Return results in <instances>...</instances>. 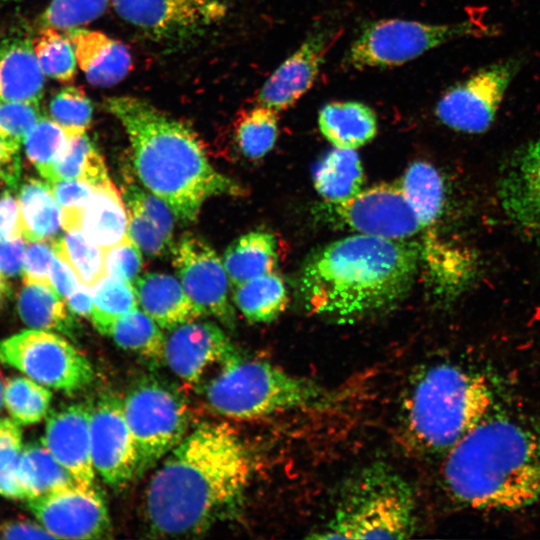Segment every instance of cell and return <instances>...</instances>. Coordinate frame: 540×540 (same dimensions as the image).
Returning <instances> with one entry per match:
<instances>
[{
	"label": "cell",
	"instance_id": "6da1fadb",
	"mask_svg": "<svg viewBox=\"0 0 540 540\" xmlns=\"http://www.w3.org/2000/svg\"><path fill=\"white\" fill-rule=\"evenodd\" d=\"M252 458L227 423H202L187 434L153 474L145 495L154 537L198 535L241 500Z\"/></svg>",
	"mask_w": 540,
	"mask_h": 540
},
{
	"label": "cell",
	"instance_id": "7a4b0ae2",
	"mask_svg": "<svg viewBox=\"0 0 540 540\" xmlns=\"http://www.w3.org/2000/svg\"><path fill=\"white\" fill-rule=\"evenodd\" d=\"M420 246L355 234L312 253L302 266L299 294L312 314L340 322L376 315L395 307L409 293Z\"/></svg>",
	"mask_w": 540,
	"mask_h": 540
},
{
	"label": "cell",
	"instance_id": "3957f363",
	"mask_svg": "<svg viewBox=\"0 0 540 540\" xmlns=\"http://www.w3.org/2000/svg\"><path fill=\"white\" fill-rule=\"evenodd\" d=\"M124 127L136 174L184 222L196 220L211 196L243 195V188L210 164L197 134L186 124L132 96L105 100Z\"/></svg>",
	"mask_w": 540,
	"mask_h": 540
},
{
	"label": "cell",
	"instance_id": "277c9868",
	"mask_svg": "<svg viewBox=\"0 0 540 540\" xmlns=\"http://www.w3.org/2000/svg\"><path fill=\"white\" fill-rule=\"evenodd\" d=\"M450 496L483 510H517L540 503V433L491 411L445 455Z\"/></svg>",
	"mask_w": 540,
	"mask_h": 540
},
{
	"label": "cell",
	"instance_id": "5b68a950",
	"mask_svg": "<svg viewBox=\"0 0 540 540\" xmlns=\"http://www.w3.org/2000/svg\"><path fill=\"white\" fill-rule=\"evenodd\" d=\"M486 378L459 365L440 363L418 373L401 410V433L414 451L445 455L491 410Z\"/></svg>",
	"mask_w": 540,
	"mask_h": 540
},
{
	"label": "cell",
	"instance_id": "8992f818",
	"mask_svg": "<svg viewBox=\"0 0 540 540\" xmlns=\"http://www.w3.org/2000/svg\"><path fill=\"white\" fill-rule=\"evenodd\" d=\"M417 525L412 486L395 469L376 462L344 483L336 506L313 539H404Z\"/></svg>",
	"mask_w": 540,
	"mask_h": 540
},
{
	"label": "cell",
	"instance_id": "52a82bcc",
	"mask_svg": "<svg viewBox=\"0 0 540 540\" xmlns=\"http://www.w3.org/2000/svg\"><path fill=\"white\" fill-rule=\"evenodd\" d=\"M205 399L209 408L221 416L251 420L291 410L323 408L332 404L333 395L312 379L238 354L208 382Z\"/></svg>",
	"mask_w": 540,
	"mask_h": 540
},
{
	"label": "cell",
	"instance_id": "ba28073f",
	"mask_svg": "<svg viewBox=\"0 0 540 540\" xmlns=\"http://www.w3.org/2000/svg\"><path fill=\"white\" fill-rule=\"evenodd\" d=\"M498 33L483 14L453 23L381 19L368 24L352 42L345 61L354 69L402 65L451 41L491 37Z\"/></svg>",
	"mask_w": 540,
	"mask_h": 540
},
{
	"label": "cell",
	"instance_id": "9c48e42d",
	"mask_svg": "<svg viewBox=\"0 0 540 540\" xmlns=\"http://www.w3.org/2000/svg\"><path fill=\"white\" fill-rule=\"evenodd\" d=\"M122 400L137 449L139 476L187 435L189 413L178 391L156 378L136 382Z\"/></svg>",
	"mask_w": 540,
	"mask_h": 540
},
{
	"label": "cell",
	"instance_id": "30bf717a",
	"mask_svg": "<svg viewBox=\"0 0 540 540\" xmlns=\"http://www.w3.org/2000/svg\"><path fill=\"white\" fill-rule=\"evenodd\" d=\"M0 363L58 391L74 394L95 377L91 362L65 337L53 331H20L0 340Z\"/></svg>",
	"mask_w": 540,
	"mask_h": 540
},
{
	"label": "cell",
	"instance_id": "8fae6325",
	"mask_svg": "<svg viewBox=\"0 0 540 540\" xmlns=\"http://www.w3.org/2000/svg\"><path fill=\"white\" fill-rule=\"evenodd\" d=\"M521 64L519 58L498 61L450 86L436 104L437 118L455 131L469 134L487 131Z\"/></svg>",
	"mask_w": 540,
	"mask_h": 540
},
{
	"label": "cell",
	"instance_id": "7c38bea8",
	"mask_svg": "<svg viewBox=\"0 0 540 540\" xmlns=\"http://www.w3.org/2000/svg\"><path fill=\"white\" fill-rule=\"evenodd\" d=\"M326 204L338 222L358 234L408 240L421 230L399 183H378L348 200Z\"/></svg>",
	"mask_w": 540,
	"mask_h": 540
},
{
	"label": "cell",
	"instance_id": "4fadbf2b",
	"mask_svg": "<svg viewBox=\"0 0 540 540\" xmlns=\"http://www.w3.org/2000/svg\"><path fill=\"white\" fill-rule=\"evenodd\" d=\"M117 14L155 40L182 41L222 20L225 0H111Z\"/></svg>",
	"mask_w": 540,
	"mask_h": 540
},
{
	"label": "cell",
	"instance_id": "5bb4252c",
	"mask_svg": "<svg viewBox=\"0 0 540 540\" xmlns=\"http://www.w3.org/2000/svg\"><path fill=\"white\" fill-rule=\"evenodd\" d=\"M172 252L181 285L198 312L233 328L235 312L228 300V275L215 250L203 238L185 234Z\"/></svg>",
	"mask_w": 540,
	"mask_h": 540
},
{
	"label": "cell",
	"instance_id": "9a60e30c",
	"mask_svg": "<svg viewBox=\"0 0 540 540\" xmlns=\"http://www.w3.org/2000/svg\"><path fill=\"white\" fill-rule=\"evenodd\" d=\"M90 440L94 469L106 484L119 489L136 476L137 449L121 398L105 393L90 406Z\"/></svg>",
	"mask_w": 540,
	"mask_h": 540
},
{
	"label": "cell",
	"instance_id": "2e32d148",
	"mask_svg": "<svg viewBox=\"0 0 540 540\" xmlns=\"http://www.w3.org/2000/svg\"><path fill=\"white\" fill-rule=\"evenodd\" d=\"M27 507L55 538L99 539L111 531L104 500L77 483L27 500Z\"/></svg>",
	"mask_w": 540,
	"mask_h": 540
},
{
	"label": "cell",
	"instance_id": "e0dca14e",
	"mask_svg": "<svg viewBox=\"0 0 540 540\" xmlns=\"http://www.w3.org/2000/svg\"><path fill=\"white\" fill-rule=\"evenodd\" d=\"M238 354L223 330L210 321L182 323L165 337L164 361L188 384L199 382L212 364L223 365Z\"/></svg>",
	"mask_w": 540,
	"mask_h": 540
},
{
	"label": "cell",
	"instance_id": "ac0fdd59",
	"mask_svg": "<svg viewBox=\"0 0 540 540\" xmlns=\"http://www.w3.org/2000/svg\"><path fill=\"white\" fill-rule=\"evenodd\" d=\"M336 34L317 30L287 57L262 86L258 104L276 112L294 105L314 84Z\"/></svg>",
	"mask_w": 540,
	"mask_h": 540
},
{
	"label": "cell",
	"instance_id": "d6986e66",
	"mask_svg": "<svg viewBox=\"0 0 540 540\" xmlns=\"http://www.w3.org/2000/svg\"><path fill=\"white\" fill-rule=\"evenodd\" d=\"M42 441L77 484L94 488L96 471L91 457L90 406L77 403L51 412Z\"/></svg>",
	"mask_w": 540,
	"mask_h": 540
},
{
	"label": "cell",
	"instance_id": "ffe728a7",
	"mask_svg": "<svg viewBox=\"0 0 540 540\" xmlns=\"http://www.w3.org/2000/svg\"><path fill=\"white\" fill-rule=\"evenodd\" d=\"M500 198L517 224L540 230V134L519 148L500 183Z\"/></svg>",
	"mask_w": 540,
	"mask_h": 540
},
{
	"label": "cell",
	"instance_id": "44dd1931",
	"mask_svg": "<svg viewBox=\"0 0 540 540\" xmlns=\"http://www.w3.org/2000/svg\"><path fill=\"white\" fill-rule=\"evenodd\" d=\"M65 33L70 38L77 64L88 82L108 87L120 82L131 69V55L121 42L102 32L76 28Z\"/></svg>",
	"mask_w": 540,
	"mask_h": 540
},
{
	"label": "cell",
	"instance_id": "7402d4cb",
	"mask_svg": "<svg viewBox=\"0 0 540 540\" xmlns=\"http://www.w3.org/2000/svg\"><path fill=\"white\" fill-rule=\"evenodd\" d=\"M134 288L142 310L162 329L170 330L201 316L179 281L169 274L146 273L137 278Z\"/></svg>",
	"mask_w": 540,
	"mask_h": 540
},
{
	"label": "cell",
	"instance_id": "603a6c76",
	"mask_svg": "<svg viewBox=\"0 0 540 540\" xmlns=\"http://www.w3.org/2000/svg\"><path fill=\"white\" fill-rule=\"evenodd\" d=\"M322 135L333 147L357 149L374 139L377 116L371 107L357 101H335L322 107L318 116Z\"/></svg>",
	"mask_w": 540,
	"mask_h": 540
},
{
	"label": "cell",
	"instance_id": "cb8c5ba5",
	"mask_svg": "<svg viewBox=\"0 0 540 540\" xmlns=\"http://www.w3.org/2000/svg\"><path fill=\"white\" fill-rule=\"evenodd\" d=\"M81 230L104 250L128 237V213L110 180L95 187L93 196L82 210Z\"/></svg>",
	"mask_w": 540,
	"mask_h": 540
},
{
	"label": "cell",
	"instance_id": "d4e9b609",
	"mask_svg": "<svg viewBox=\"0 0 540 540\" xmlns=\"http://www.w3.org/2000/svg\"><path fill=\"white\" fill-rule=\"evenodd\" d=\"M44 81L32 43L14 42L0 52V101L38 103Z\"/></svg>",
	"mask_w": 540,
	"mask_h": 540
},
{
	"label": "cell",
	"instance_id": "484cf974",
	"mask_svg": "<svg viewBox=\"0 0 540 540\" xmlns=\"http://www.w3.org/2000/svg\"><path fill=\"white\" fill-rule=\"evenodd\" d=\"M278 245L275 236L257 230L235 239L226 249L223 264L233 288L275 272Z\"/></svg>",
	"mask_w": 540,
	"mask_h": 540
},
{
	"label": "cell",
	"instance_id": "4316f807",
	"mask_svg": "<svg viewBox=\"0 0 540 540\" xmlns=\"http://www.w3.org/2000/svg\"><path fill=\"white\" fill-rule=\"evenodd\" d=\"M364 179L363 166L355 149L334 147L313 170L314 188L330 204L355 196L362 190Z\"/></svg>",
	"mask_w": 540,
	"mask_h": 540
},
{
	"label": "cell",
	"instance_id": "83f0119b",
	"mask_svg": "<svg viewBox=\"0 0 540 540\" xmlns=\"http://www.w3.org/2000/svg\"><path fill=\"white\" fill-rule=\"evenodd\" d=\"M17 200L25 241L52 239L58 234L62 211L47 181L28 179L22 184Z\"/></svg>",
	"mask_w": 540,
	"mask_h": 540
},
{
	"label": "cell",
	"instance_id": "f1b7e54d",
	"mask_svg": "<svg viewBox=\"0 0 540 540\" xmlns=\"http://www.w3.org/2000/svg\"><path fill=\"white\" fill-rule=\"evenodd\" d=\"M17 310L21 320L32 329L60 332L73 337L76 326L63 298L50 285L24 283Z\"/></svg>",
	"mask_w": 540,
	"mask_h": 540
},
{
	"label": "cell",
	"instance_id": "f546056e",
	"mask_svg": "<svg viewBox=\"0 0 540 540\" xmlns=\"http://www.w3.org/2000/svg\"><path fill=\"white\" fill-rule=\"evenodd\" d=\"M400 185L421 229L435 225L442 214L445 198L444 182L438 170L425 161L413 162L406 169Z\"/></svg>",
	"mask_w": 540,
	"mask_h": 540
},
{
	"label": "cell",
	"instance_id": "4dcf8cb0",
	"mask_svg": "<svg viewBox=\"0 0 540 540\" xmlns=\"http://www.w3.org/2000/svg\"><path fill=\"white\" fill-rule=\"evenodd\" d=\"M233 301L251 323H270L287 308L289 296L283 278L272 272L234 288Z\"/></svg>",
	"mask_w": 540,
	"mask_h": 540
},
{
	"label": "cell",
	"instance_id": "1f68e13d",
	"mask_svg": "<svg viewBox=\"0 0 540 540\" xmlns=\"http://www.w3.org/2000/svg\"><path fill=\"white\" fill-rule=\"evenodd\" d=\"M17 467L27 500L76 483L42 440L29 443L22 448Z\"/></svg>",
	"mask_w": 540,
	"mask_h": 540
},
{
	"label": "cell",
	"instance_id": "d6a6232c",
	"mask_svg": "<svg viewBox=\"0 0 540 540\" xmlns=\"http://www.w3.org/2000/svg\"><path fill=\"white\" fill-rule=\"evenodd\" d=\"M72 179L83 180L94 187L110 180L102 156L85 131L71 136L66 150L45 177L47 182Z\"/></svg>",
	"mask_w": 540,
	"mask_h": 540
},
{
	"label": "cell",
	"instance_id": "836d02e7",
	"mask_svg": "<svg viewBox=\"0 0 540 540\" xmlns=\"http://www.w3.org/2000/svg\"><path fill=\"white\" fill-rule=\"evenodd\" d=\"M109 336L124 350L152 362L164 360L165 336L161 327L143 310L136 308L117 318Z\"/></svg>",
	"mask_w": 540,
	"mask_h": 540
},
{
	"label": "cell",
	"instance_id": "e575fe53",
	"mask_svg": "<svg viewBox=\"0 0 540 540\" xmlns=\"http://www.w3.org/2000/svg\"><path fill=\"white\" fill-rule=\"evenodd\" d=\"M93 309L90 321L103 335L110 334L117 318L138 308L132 284L105 274L92 288Z\"/></svg>",
	"mask_w": 540,
	"mask_h": 540
},
{
	"label": "cell",
	"instance_id": "d590c367",
	"mask_svg": "<svg viewBox=\"0 0 540 540\" xmlns=\"http://www.w3.org/2000/svg\"><path fill=\"white\" fill-rule=\"evenodd\" d=\"M52 393L27 376H13L4 383V406L18 425L41 421L48 413Z\"/></svg>",
	"mask_w": 540,
	"mask_h": 540
},
{
	"label": "cell",
	"instance_id": "8d00e7d4",
	"mask_svg": "<svg viewBox=\"0 0 540 540\" xmlns=\"http://www.w3.org/2000/svg\"><path fill=\"white\" fill-rule=\"evenodd\" d=\"M275 110L260 105L243 113L236 122L235 140L241 154L251 160L270 152L278 137Z\"/></svg>",
	"mask_w": 540,
	"mask_h": 540
},
{
	"label": "cell",
	"instance_id": "74e56055",
	"mask_svg": "<svg viewBox=\"0 0 540 540\" xmlns=\"http://www.w3.org/2000/svg\"><path fill=\"white\" fill-rule=\"evenodd\" d=\"M55 249L70 264L79 282L90 289L106 274L105 250L89 240L81 228L66 230L55 240Z\"/></svg>",
	"mask_w": 540,
	"mask_h": 540
},
{
	"label": "cell",
	"instance_id": "f35d334b",
	"mask_svg": "<svg viewBox=\"0 0 540 540\" xmlns=\"http://www.w3.org/2000/svg\"><path fill=\"white\" fill-rule=\"evenodd\" d=\"M78 132L83 131L41 117L27 134L23 142L26 157L44 179L66 150L71 136Z\"/></svg>",
	"mask_w": 540,
	"mask_h": 540
},
{
	"label": "cell",
	"instance_id": "ab89813d",
	"mask_svg": "<svg viewBox=\"0 0 540 540\" xmlns=\"http://www.w3.org/2000/svg\"><path fill=\"white\" fill-rule=\"evenodd\" d=\"M32 46L45 76L64 83L73 80L77 60L74 46L65 32L44 26Z\"/></svg>",
	"mask_w": 540,
	"mask_h": 540
},
{
	"label": "cell",
	"instance_id": "60d3db41",
	"mask_svg": "<svg viewBox=\"0 0 540 540\" xmlns=\"http://www.w3.org/2000/svg\"><path fill=\"white\" fill-rule=\"evenodd\" d=\"M111 0H52L42 21L44 26L62 31L80 28L104 13Z\"/></svg>",
	"mask_w": 540,
	"mask_h": 540
},
{
	"label": "cell",
	"instance_id": "b9f144b4",
	"mask_svg": "<svg viewBox=\"0 0 540 540\" xmlns=\"http://www.w3.org/2000/svg\"><path fill=\"white\" fill-rule=\"evenodd\" d=\"M49 112L51 119L63 127L85 131L91 123L93 106L83 90L67 86L53 96Z\"/></svg>",
	"mask_w": 540,
	"mask_h": 540
},
{
	"label": "cell",
	"instance_id": "7bdbcfd3",
	"mask_svg": "<svg viewBox=\"0 0 540 540\" xmlns=\"http://www.w3.org/2000/svg\"><path fill=\"white\" fill-rule=\"evenodd\" d=\"M124 195L127 204L129 238L150 256L166 254L172 249V241L164 236L133 197Z\"/></svg>",
	"mask_w": 540,
	"mask_h": 540
},
{
	"label": "cell",
	"instance_id": "ee69618b",
	"mask_svg": "<svg viewBox=\"0 0 540 540\" xmlns=\"http://www.w3.org/2000/svg\"><path fill=\"white\" fill-rule=\"evenodd\" d=\"M40 118L37 102L0 101V136L21 146Z\"/></svg>",
	"mask_w": 540,
	"mask_h": 540
},
{
	"label": "cell",
	"instance_id": "f6af8a7d",
	"mask_svg": "<svg viewBox=\"0 0 540 540\" xmlns=\"http://www.w3.org/2000/svg\"><path fill=\"white\" fill-rule=\"evenodd\" d=\"M107 275L134 284L142 268L141 249L129 238L104 251Z\"/></svg>",
	"mask_w": 540,
	"mask_h": 540
},
{
	"label": "cell",
	"instance_id": "bcb514c9",
	"mask_svg": "<svg viewBox=\"0 0 540 540\" xmlns=\"http://www.w3.org/2000/svg\"><path fill=\"white\" fill-rule=\"evenodd\" d=\"M56 257L55 240L31 241L26 245L22 270L24 283L50 285V273Z\"/></svg>",
	"mask_w": 540,
	"mask_h": 540
},
{
	"label": "cell",
	"instance_id": "7dc6e473",
	"mask_svg": "<svg viewBox=\"0 0 540 540\" xmlns=\"http://www.w3.org/2000/svg\"><path fill=\"white\" fill-rule=\"evenodd\" d=\"M62 210H83L95 187L78 179L48 182Z\"/></svg>",
	"mask_w": 540,
	"mask_h": 540
},
{
	"label": "cell",
	"instance_id": "c3c4849f",
	"mask_svg": "<svg viewBox=\"0 0 540 540\" xmlns=\"http://www.w3.org/2000/svg\"><path fill=\"white\" fill-rule=\"evenodd\" d=\"M26 245L23 237L0 239V271L5 278L22 274Z\"/></svg>",
	"mask_w": 540,
	"mask_h": 540
},
{
	"label": "cell",
	"instance_id": "681fc988",
	"mask_svg": "<svg viewBox=\"0 0 540 540\" xmlns=\"http://www.w3.org/2000/svg\"><path fill=\"white\" fill-rule=\"evenodd\" d=\"M20 145L0 136V180L16 188L21 176Z\"/></svg>",
	"mask_w": 540,
	"mask_h": 540
},
{
	"label": "cell",
	"instance_id": "f907efd6",
	"mask_svg": "<svg viewBox=\"0 0 540 540\" xmlns=\"http://www.w3.org/2000/svg\"><path fill=\"white\" fill-rule=\"evenodd\" d=\"M11 418L0 419V468L14 460L22 450V431Z\"/></svg>",
	"mask_w": 540,
	"mask_h": 540
},
{
	"label": "cell",
	"instance_id": "816d5d0a",
	"mask_svg": "<svg viewBox=\"0 0 540 540\" xmlns=\"http://www.w3.org/2000/svg\"><path fill=\"white\" fill-rule=\"evenodd\" d=\"M22 237L18 200L9 192L0 196V239Z\"/></svg>",
	"mask_w": 540,
	"mask_h": 540
},
{
	"label": "cell",
	"instance_id": "f5cc1de1",
	"mask_svg": "<svg viewBox=\"0 0 540 540\" xmlns=\"http://www.w3.org/2000/svg\"><path fill=\"white\" fill-rule=\"evenodd\" d=\"M50 284L63 299L71 295L80 284L70 264L57 252L51 267Z\"/></svg>",
	"mask_w": 540,
	"mask_h": 540
},
{
	"label": "cell",
	"instance_id": "db71d44e",
	"mask_svg": "<svg viewBox=\"0 0 540 540\" xmlns=\"http://www.w3.org/2000/svg\"><path fill=\"white\" fill-rule=\"evenodd\" d=\"M1 537L5 539H56L42 525L29 521H13L3 524Z\"/></svg>",
	"mask_w": 540,
	"mask_h": 540
},
{
	"label": "cell",
	"instance_id": "11a10c76",
	"mask_svg": "<svg viewBox=\"0 0 540 540\" xmlns=\"http://www.w3.org/2000/svg\"><path fill=\"white\" fill-rule=\"evenodd\" d=\"M18 457L0 468V495L9 499L27 500L18 473Z\"/></svg>",
	"mask_w": 540,
	"mask_h": 540
},
{
	"label": "cell",
	"instance_id": "9f6ffc18",
	"mask_svg": "<svg viewBox=\"0 0 540 540\" xmlns=\"http://www.w3.org/2000/svg\"><path fill=\"white\" fill-rule=\"evenodd\" d=\"M65 304L72 314L90 320L93 309L91 289L80 283L77 289L65 299Z\"/></svg>",
	"mask_w": 540,
	"mask_h": 540
},
{
	"label": "cell",
	"instance_id": "6f0895ef",
	"mask_svg": "<svg viewBox=\"0 0 540 540\" xmlns=\"http://www.w3.org/2000/svg\"><path fill=\"white\" fill-rule=\"evenodd\" d=\"M6 292H7V285H6L5 277L0 271V301L3 299Z\"/></svg>",
	"mask_w": 540,
	"mask_h": 540
},
{
	"label": "cell",
	"instance_id": "680465c9",
	"mask_svg": "<svg viewBox=\"0 0 540 540\" xmlns=\"http://www.w3.org/2000/svg\"><path fill=\"white\" fill-rule=\"evenodd\" d=\"M3 404H4V383L0 375V410L2 409Z\"/></svg>",
	"mask_w": 540,
	"mask_h": 540
},
{
	"label": "cell",
	"instance_id": "91938a15",
	"mask_svg": "<svg viewBox=\"0 0 540 540\" xmlns=\"http://www.w3.org/2000/svg\"><path fill=\"white\" fill-rule=\"evenodd\" d=\"M0 538H1V536H0Z\"/></svg>",
	"mask_w": 540,
	"mask_h": 540
}]
</instances>
